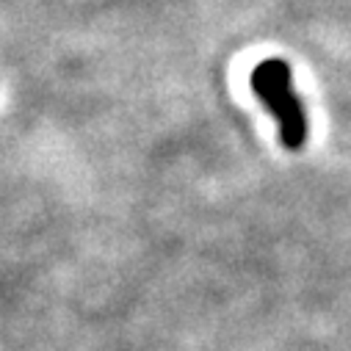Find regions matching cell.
I'll use <instances>...</instances> for the list:
<instances>
[{"instance_id":"1","label":"cell","mask_w":351,"mask_h":351,"mask_svg":"<svg viewBox=\"0 0 351 351\" xmlns=\"http://www.w3.org/2000/svg\"><path fill=\"white\" fill-rule=\"evenodd\" d=\"M252 92L260 97L277 122H280V141L285 149L296 152L307 141V114L293 89V72L282 58H269L252 69Z\"/></svg>"}]
</instances>
